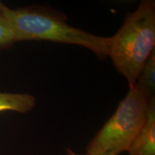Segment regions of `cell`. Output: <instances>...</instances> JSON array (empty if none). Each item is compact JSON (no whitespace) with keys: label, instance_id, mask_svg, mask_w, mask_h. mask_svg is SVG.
<instances>
[{"label":"cell","instance_id":"obj_8","mask_svg":"<svg viewBox=\"0 0 155 155\" xmlns=\"http://www.w3.org/2000/svg\"><path fill=\"white\" fill-rule=\"evenodd\" d=\"M66 153L68 155H88L87 154H76V153L73 152V151L71 150V149L70 148H68L66 150Z\"/></svg>","mask_w":155,"mask_h":155},{"label":"cell","instance_id":"obj_4","mask_svg":"<svg viewBox=\"0 0 155 155\" xmlns=\"http://www.w3.org/2000/svg\"><path fill=\"white\" fill-rule=\"evenodd\" d=\"M127 152L129 155H155V99L149 102L146 120Z\"/></svg>","mask_w":155,"mask_h":155},{"label":"cell","instance_id":"obj_6","mask_svg":"<svg viewBox=\"0 0 155 155\" xmlns=\"http://www.w3.org/2000/svg\"><path fill=\"white\" fill-rule=\"evenodd\" d=\"M35 105V98L28 94L0 93V113L5 111H15L27 113Z\"/></svg>","mask_w":155,"mask_h":155},{"label":"cell","instance_id":"obj_3","mask_svg":"<svg viewBox=\"0 0 155 155\" xmlns=\"http://www.w3.org/2000/svg\"><path fill=\"white\" fill-rule=\"evenodd\" d=\"M111 118L86 147L88 155H118L127 151L147 118L149 103L136 83Z\"/></svg>","mask_w":155,"mask_h":155},{"label":"cell","instance_id":"obj_1","mask_svg":"<svg viewBox=\"0 0 155 155\" xmlns=\"http://www.w3.org/2000/svg\"><path fill=\"white\" fill-rule=\"evenodd\" d=\"M0 17L17 41L49 40L73 44L91 50L99 59L109 55L111 37H100L68 24L66 17L43 7L13 9L0 2Z\"/></svg>","mask_w":155,"mask_h":155},{"label":"cell","instance_id":"obj_7","mask_svg":"<svg viewBox=\"0 0 155 155\" xmlns=\"http://www.w3.org/2000/svg\"><path fill=\"white\" fill-rule=\"evenodd\" d=\"M16 42V38L12 30L7 22L0 17V49L10 47Z\"/></svg>","mask_w":155,"mask_h":155},{"label":"cell","instance_id":"obj_5","mask_svg":"<svg viewBox=\"0 0 155 155\" xmlns=\"http://www.w3.org/2000/svg\"><path fill=\"white\" fill-rule=\"evenodd\" d=\"M136 85L147 102L155 99V50L141 68Z\"/></svg>","mask_w":155,"mask_h":155},{"label":"cell","instance_id":"obj_2","mask_svg":"<svg viewBox=\"0 0 155 155\" xmlns=\"http://www.w3.org/2000/svg\"><path fill=\"white\" fill-rule=\"evenodd\" d=\"M155 2L143 0L111 37L109 55L116 71L129 85L137 81L144 63L155 50Z\"/></svg>","mask_w":155,"mask_h":155}]
</instances>
